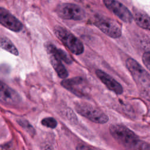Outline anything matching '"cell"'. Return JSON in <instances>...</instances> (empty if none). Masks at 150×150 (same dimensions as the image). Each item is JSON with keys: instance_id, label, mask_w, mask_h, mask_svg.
I'll return each mask as SVG.
<instances>
[{"instance_id": "obj_1", "label": "cell", "mask_w": 150, "mask_h": 150, "mask_svg": "<svg viewBox=\"0 0 150 150\" xmlns=\"http://www.w3.org/2000/svg\"><path fill=\"white\" fill-rule=\"evenodd\" d=\"M53 31L57 38L71 53L76 55L83 53L84 46L82 42L67 29L59 25H56L54 27Z\"/></svg>"}, {"instance_id": "obj_2", "label": "cell", "mask_w": 150, "mask_h": 150, "mask_svg": "<svg viewBox=\"0 0 150 150\" xmlns=\"http://www.w3.org/2000/svg\"><path fill=\"white\" fill-rule=\"evenodd\" d=\"M76 111L81 115L98 124H104L108 121V116L100 109L86 102L75 104Z\"/></svg>"}, {"instance_id": "obj_3", "label": "cell", "mask_w": 150, "mask_h": 150, "mask_svg": "<svg viewBox=\"0 0 150 150\" xmlns=\"http://www.w3.org/2000/svg\"><path fill=\"white\" fill-rule=\"evenodd\" d=\"M110 132L112 137L119 144L129 149L138 139V137L133 131L121 124L111 125Z\"/></svg>"}, {"instance_id": "obj_4", "label": "cell", "mask_w": 150, "mask_h": 150, "mask_svg": "<svg viewBox=\"0 0 150 150\" xmlns=\"http://www.w3.org/2000/svg\"><path fill=\"white\" fill-rule=\"evenodd\" d=\"M126 66L134 80L145 87H150V74L135 60L128 58Z\"/></svg>"}, {"instance_id": "obj_5", "label": "cell", "mask_w": 150, "mask_h": 150, "mask_svg": "<svg viewBox=\"0 0 150 150\" xmlns=\"http://www.w3.org/2000/svg\"><path fill=\"white\" fill-rule=\"evenodd\" d=\"M61 85L76 96L84 98L89 94V87L86 80L81 77L65 79L62 81Z\"/></svg>"}, {"instance_id": "obj_6", "label": "cell", "mask_w": 150, "mask_h": 150, "mask_svg": "<svg viewBox=\"0 0 150 150\" xmlns=\"http://www.w3.org/2000/svg\"><path fill=\"white\" fill-rule=\"evenodd\" d=\"M56 13L64 19L82 20L86 17L84 11L79 5L72 3H62L56 8Z\"/></svg>"}, {"instance_id": "obj_7", "label": "cell", "mask_w": 150, "mask_h": 150, "mask_svg": "<svg viewBox=\"0 0 150 150\" xmlns=\"http://www.w3.org/2000/svg\"><path fill=\"white\" fill-rule=\"evenodd\" d=\"M94 25L105 35L112 38H118L121 36V29L114 20L104 16H98L94 21Z\"/></svg>"}, {"instance_id": "obj_8", "label": "cell", "mask_w": 150, "mask_h": 150, "mask_svg": "<svg viewBox=\"0 0 150 150\" xmlns=\"http://www.w3.org/2000/svg\"><path fill=\"white\" fill-rule=\"evenodd\" d=\"M105 6L125 23L132 21L133 15L129 9L117 0H103Z\"/></svg>"}, {"instance_id": "obj_9", "label": "cell", "mask_w": 150, "mask_h": 150, "mask_svg": "<svg viewBox=\"0 0 150 150\" xmlns=\"http://www.w3.org/2000/svg\"><path fill=\"white\" fill-rule=\"evenodd\" d=\"M0 22L1 23L13 32H19L22 29V23L6 9L0 8Z\"/></svg>"}, {"instance_id": "obj_10", "label": "cell", "mask_w": 150, "mask_h": 150, "mask_svg": "<svg viewBox=\"0 0 150 150\" xmlns=\"http://www.w3.org/2000/svg\"><path fill=\"white\" fill-rule=\"evenodd\" d=\"M0 100L4 104L13 105L18 104L21 101V98L16 91L1 81L0 85Z\"/></svg>"}, {"instance_id": "obj_11", "label": "cell", "mask_w": 150, "mask_h": 150, "mask_svg": "<svg viewBox=\"0 0 150 150\" xmlns=\"http://www.w3.org/2000/svg\"><path fill=\"white\" fill-rule=\"evenodd\" d=\"M96 74L101 81L111 91L117 94H121L123 92L122 86L114 78L103 70H97Z\"/></svg>"}, {"instance_id": "obj_12", "label": "cell", "mask_w": 150, "mask_h": 150, "mask_svg": "<svg viewBox=\"0 0 150 150\" xmlns=\"http://www.w3.org/2000/svg\"><path fill=\"white\" fill-rule=\"evenodd\" d=\"M49 55L51 64L57 73L58 76L62 79L67 77L69 76L68 71L62 63L61 60L53 54H49Z\"/></svg>"}, {"instance_id": "obj_13", "label": "cell", "mask_w": 150, "mask_h": 150, "mask_svg": "<svg viewBox=\"0 0 150 150\" xmlns=\"http://www.w3.org/2000/svg\"><path fill=\"white\" fill-rule=\"evenodd\" d=\"M46 49L48 54H53L58 57L61 60L63 61L67 64H71L73 60L70 56L63 50L57 49L54 45L51 43H47L46 45Z\"/></svg>"}, {"instance_id": "obj_14", "label": "cell", "mask_w": 150, "mask_h": 150, "mask_svg": "<svg viewBox=\"0 0 150 150\" xmlns=\"http://www.w3.org/2000/svg\"><path fill=\"white\" fill-rule=\"evenodd\" d=\"M133 18L135 23L141 28L150 30V16L140 11H135Z\"/></svg>"}, {"instance_id": "obj_15", "label": "cell", "mask_w": 150, "mask_h": 150, "mask_svg": "<svg viewBox=\"0 0 150 150\" xmlns=\"http://www.w3.org/2000/svg\"><path fill=\"white\" fill-rule=\"evenodd\" d=\"M1 47L3 49L8 51V52L14 54L15 56H18L19 54V52L13 44V43L6 37L2 36L1 38Z\"/></svg>"}, {"instance_id": "obj_16", "label": "cell", "mask_w": 150, "mask_h": 150, "mask_svg": "<svg viewBox=\"0 0 150 150\" xmlns=\"http://www.w3.org/2000/svg\"><path fill=\"white\" fill-rule=\"evenodd\" d=\"M130 150H150V144L148 143L138 139L129 148Z\"/></svg>"}, {"instance_id": "obj_17", "label": "cell", "mask_w": 150, "mask_h": 150, "mask_svg": "<svg viewBox=\"0 0 150 150\" xmlns=\"http://www.w3.org/2000/svg\"><path fill=\"white\" fill-rule=\"evenodd\" d=\"M41 124L42 125L50 128H54L57 126V121L53 117H47L43 118Z\"/></svg>"}, {"instance_id": "obj_18", "label": "cell", "mask_w": 150, "mask_h": 150, "mask_svg": "<svg viewBox=\"0 0 150 150\" xmlns=\"http://www.w3.org/2000/svg\"><path fill=\"white\" fill-rule=\"evenodd\" d=\"M18 123L22 128L26 129L27 132H28L30 134H35V130L33 127L29 124L28 121L25 120H20L18 121Z\"/></svg>"}, {"instance_id": "obj_19", "label": "cell", "mask_w": 150, "mask_h": 150, "mask_svg": "<svg viewBox=\"0 0 150 150\" xmlns=\"http://www.w3.org/2000/svg\"><path fill=\"white\" fill-rule=\"evenodd\" d=\"M142 60L144 65L150 71V52H145L142 55Z\"/></svg>"}, {"instance_id": "obj_20", "label": "cell", "mask_w": 150, "mask_h": 150, "mask_svg": "<svg viewBox=\"0 0 150 150\" xmlns=\"http://www.w3.org/2000/svg\"><path fill=\"white\" fill-rule=\"evenodd\" d=\"M76 150H94L91 148L83 144H79L77 147H76Z\"/></svg>"}, {"instance_id": "obj_21", "label": "cell", "mask_w": 150, "mask_h": 150, "mask_svg": "<svg viewBox=\"0 0 150 150\" xmlns=\"http://www.w3.org/2000/svg\"><path fill=\"white\" fill-rule=\"evenodd\" d=\"M42 150H53L52 147L49 145H46L42 149Z\"/></svg>"}]
</instances>
